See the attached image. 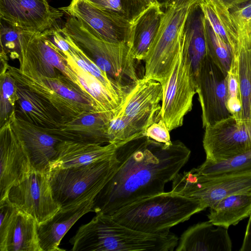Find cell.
I'll list each match as a JSON object with an SVG mask.
<instances>
[{"mask_svg":"<svg viewBox=\"0 0 251 251\" xmlns=\"http://www.w3.org/2000/svg\"><path fill=\"white\" fill-rule=\"evenodd\" d=\"M20 43L21 52L41 74L52 76L61 72L81 89L75 74L62 54L41 32L23 30Z\"/></svg>","mask_w":251,"mask_h":251,"instance_id":"19","label":"cell"},{"mask_svg":"<svg viewBox=\"0 0 251 251\" xmlns=\"http://www.w3.org/2000/svg\"><path fill=\"white\" fill-rule=\"evenodd\" d=\"M199 0H173L170 5L175 7H181L191 5L197 3Z\"/></svg>","mask_w":251,"mask_h":251,"instance_id":"41","label":"cell"},{"mask_svg":"<svg viewBox=\"0 0 251 251\" xmlns=\"http://www.w3.org/2000/svg\"><path fill=\"white\" fill-rule=\"evenodd\" d=\"M63 15L48 0H0V20L22 30L42 33L57 25Z\"/></svg>","mask_w":251,"mask_h":251,"instance_id":"15","label":"cell"},{"mask_svg":"<svg viewBox=\"0 0 251 251\" xmlns=\"http://www.w3.org/2000/svg\"><path fill=\"white\" fill-rule=\"evenodd\" d=\"M240 251H251V214L246 227L245 236Z\"/></svg>","mask_w":251,"mask_h":251,"instance_id":"39","label":"cell"},{"mask_svg":"<svg viewBox=\"0 0 251 251\" xmlns=\"http://www.w3.org/2000/svg\"><path fill=\"white\" fill-rule=\"evenodd\" d=\"M204 129L207 160L219 161L251 151V121L238 122L231 115Z\"/></svg>","mask_w":251,"mask_h":251,"instance_id":"10","label":"cell"},{"mask_svg":"<svg viewBox=\"0 0 251 251\" xmlns=\"http://www.w3.org/2000/svg\"><path fill=\"white\" fill-rule=\"evenodd\" d=\"M204 21L199 4H192L184 25L182 45L191 63L196 82L201 64L207 55Z\"/></svg>","mask_w":251,"mask_h":251,"instance_id":"24","label":"cell"},{"mask_svg":"<svg viewBox=\"0 0 251 251\" xmlns=\"http://www.w3.org/2000/svg\"><path fill=\"white\" fill-rule=\"evenodd\" d=\"M221 3L229 10L241 5L248 0H216Z\"/></svg>","mask_w":251,"mask_h":251,"instance_id":"40","label":"cell"},{"mask_svg":"<svg viewBox=\"0 0 251 251\" xmlns=\"http://www.w3.org/2000/svg\"><path fill=\"white\" fill-rule=\"evenodd\" d=\"M194 170L202 175H219L251 172V151L219 161L205 159Z\"/></svg>","mask_w":251,"mask_h":251,"instance_id":"30","label":"cell"},{"mask_svg":"<svg viewBox=\"0 0 251 251\" xmlns=\"http://www.w3.org/2000/svg\"><path fill=\"white\" fill-rule=\"evenodd\" d=\"M18 60L19 68L9 65V74L18 83L50 104L63 123L84 113L96 111L91 99L61 72L52 76L41 74L21 52Z\"/></svg>","mask_w":251,"mask_h":251,"instance_id":"5","label":"cell"},{"mask_svg":"<svg viewBox=\"0 0 251 251\" xmlns=\"http://www.w3.org/2000/svg\"><path fill=\"white\" fill-rule=\"evenodd\" d=\"M0 21V48L10 53V57L18 59L21 53L20 35L23 30Z\"/></svg>","mask_w":251,"mask_h":251,"instance_id":"36","label":"cell"},{"mask_svg":"<svg viewBox=\"0 0 251 251\" xmlns=\"http://www.w3.org/2000/svg\"><path fill=\"white\" fill-rule=\"evenodd\" d=\"M172 181V192L199 199L206 208L230 195L251 192V172L208 176L192 169L178 173Z\"/></svg>","mask_w":251,"mask_h":251,"instance_id":"8","label":"cell"},{"mask_svg":"<svg viewBox=\"0 0 251 251\" xmlns=\"http://www.w3.org/2000/svg\"><path fill=\"white\" fill-rule=\"evenodd\" d=\"M215 226L209 221L189 227L181 235L176 251H231L228 228Z\"/></svg>","mask_w":251,"mask_h":251,"instance_id":"22","label":"cell"},{"mask_svg":"<svg viewBox=\"0 0 251 251\" xmlns=\"http://www.w3.org/2000/svg\"><path fill=\"white\" fill-rule=\"evenodd\" d=\"M9 66H0V127L15 111L18 98L17 82L8 72Z\"/></svg>","mask_w":251,"mask_h":251,"instance_id":"32","label":"cell"},{"mask_svg":"<svg viewBox=\"0 0 251 251\" xmlns=\"http://www.w3.org/2000/svg\"><path fill=\"white\" fill-rule=\"evenodd\" d=\"M89 27L100 38L111 43L125 42L131 46L132 24L97 8L85 0H72L58 8Z\"/></svg>","mask_w":251,"mask_h":251,"instance_id":"17","label":"cell"},{"mask_svg":"<svg viewBox=\"0 0 251 251\" xmlns=\"http://www.w3.org/2000/svg\"><path fill=\"white\" fill-rule=\"evenodd\" d=\"M6 199L33 217L38 224L49 219L60 207L53 198L48 173L33 171L10 188Z\"/></svg>","mask_w":251,"mask_h":251,"instance_id":"12","label":"cell"},{"mask_svg":"<svg viewBox=\"0 0 251 251\" xmlns=\"http://www.w3.org/2000/svg\"><path fill=\"white\" fill-rule=\"evenodd\" d=\"M17 92L18 116L43 128H59L63 123L58 113L35 93L18 83Z\"/></svg>","mask_w":251,"mask_h":251,"instance_id":"25","label":"cell"},{"mask_svg":"<svg viewBox=\"0 0 251 251\" xmlns=\"http://www.w3.org/2000/svg\"><path fill=\"white\" fill-rule=\"evenodd\" d=\"M9 120L28 157L32 171L48 173L57 157V146L62 140L23 119L15 111Z\"/></svg>","mask_w":251,"mask_h":251,"instance_id":"16","label":"cell"},{"mask_svg":"<svg viewBox=\"0 0 251 251\" xmlns=\"http://www.w3.org/2000/svg\"><path fill=\"white\" fill-rule=\"evenodd\" d=\"M190 154L179 141L167 146L145 136L136 138L128 157L94 199L92 212L111 216L135 201L164 192Z\"/></svg>","mask_w":251,"mask_h":251,"instance_id":"1","label":"cell"},{"mask_svg":"<svg viewBox=\"0 0 251 251\" xmlns=\"http://www.w3.org/2000/svg\"><path fill=\"white\" fill-rule=\"evenodd\" d=\"M197 3L214 32L230 46L236 55L239 41L230 11L216 0H199Z\"/></svg>","mask_w":251,"mask_h":251,"instance_id":"28","label":"cell"},{"mask_svg":"<svg viewBox=\"0 0 251 251\" xmlns=\"http://www.w3.org/2000/svg\"><path fill=\"white\" fill-rule=\"evenodd\" d=\"M196 86L203 128L231 115L227 106V77L208 55L201 64Z\"/></svg>","mask_w":251,"mask_h":251,"instance_id":"11","label":"cell"},{"mask_svg":"<svg viewBox=\"0 0 251 251\" xmlns=\"http://www.w3.org/2000/svg\"><path fill=\"white\" fill-rule=\"evenodd\" d=\"M162 88L159 119L170 131L183 125L184 116L192 109L193 98L197 93L191 63L182 42L173 69Z\"/></svg>","mask_w":251,"mask_h":251,"instance_id":"9","label":"cell"},{"mask_svg":"<svg viewBox=\"0 0 251 251\" xmlns=\"http://www.w3.org/2000/svg\"><path fill=\"white\" fill-rule=\"evenodd\" d=\"M123 143H108L102 146L95 143L62 140L57 146V155L50 164V169L79 166L109 157Z\"/></svg>","mask_w":251,"mask_h":251,"instance_id":"23","label":"cell"},{"mask_svg":"<svg viewBox=\"0 0 251 251\" xmlns=\"http://www.w3.org/2000/svg\"><path fill=\"white\" fill-rule=\"evenodd\" d=\"M159 4H151L132 23L131 50L137 61L145 60L159 28L163 12Z\"/></svg>","mask_w":251,"mask_h":251,"instance_id":"26","label":"cell"},{"mask_svg":"<svg viewBox=\"0 0 251 251\" xmlns=\"http://www.w3.org/2000/svg\"><path fill=\"white\" fill-rule=\"evenodd\" d=\"M0 251H42L37 223L7 199L0 201Z\"/></svg>","mask_w":251,"mask_h":251,"instance_id":"14","label":"cell"},{"mask_svg":"<svg viewBox=\"0 0 251 251\" xmlns=\"http://www.w3.org/2000/svg\"><path fill=\"white\" fill-rule=\"evenodd\" d=\"M148 6L145 0H105L95 7L132 24Z\"/></svg>","mask_w":251,"mask_h":251,"instance_id":"33","label":"cell"},{"mask_svg":"<svg viewBox=\"0 0 251 251\" xmlns=\"http://www.w3.org/2000/svg\"><path fill=\"white\" fill-rule=\"evenodd\" d=\"M206 208L200 200L171 191L135 201L110 216L117 222L138 231L164 234L170 232L174 226Z\"/></svg>","mask_w":251,"mask_h":251,"instance_id":"2","label":"cell"},{"mask_svg":"<svg viewBox=\"0 0 251 251\" xmlns=\"http://www.w3.org/2000/svg\"><path fill=\"white\" fill-rule=\"evenodd\" d=\"M191 5L165 8L159 28L144 60L145 79L159 82L162 87L166 83L181 48L183 29Z\"/></svg>","mask_w":251,"mask_h":251,"instance_id":"7","label":"cell"},{"mask_svg":"<svg viewBox=\"0 0 251 251\" xmlns=\"http://www.w3.org/2000/svg\"><path fill=\"white\" fill-rule=\"evenodd\" d=\"M208 221L215 226L228 228L251 214V192L230 195L209 208Z\"/></svg>","mask_w":251,"mask_h":251,"instance_id":"27","label":"cell"},{"mask_svg":"<svg viewBox=\"0 0 251 251\" xmlns=\"http://www.w3.org/2000/svg\"><path fill=\"white\" fill-rule=\"evenodd\" d=\"M204 29L207 55L226 76L233 59L232 50L214 32L205 18Z\"/></svg>","mask_w":251,"mask_h":251,"instance_id":"31","label":"cell"},{"mask_svg":"<svg viewBox=\"0 0 251 251\" xmlns=\"http://www.w3.org/2000/svg\"><path fill=\"white\" fill-rule=\"evenodd\" d=\"M230 11L237 30L239 45L251 47V0Z\"/></svg>","mask_w":251,"mask_h":251,"instance_id":"35","label":"cell"},{"mask_svg":"<svg viewBox=\"0 0 251 251\" xmlns=\"http://www.w3.org/2000/svg\"><path fill=\"white\" fill-rule=\"evenodd\" d=\"M169 131L164 122L159 119L150 126L144 135L156 142L169 146L173 143Z\"/></svg>","mask_w":251,"mask_h":251,"instance_id":"38","label":"cell"},{"mask_svg":"<svg viewBox=\"0 0 251 251\" xmlns=\"http://www.w3.org/2000/svg\"><path fill=\"white\" fill-rule=\"evenodd\" d=\"M76 240L83 251H173L179 239L171 232L153 234L138 231L99 213L79 227Z\"/></svg>","mask_w":251,"mask_h":251,"instance_id":"4","label":"cell"},{"mask_svg":"<svg viewBox=\"0 0 251 251\" xmlns=\"http://www.w3.org/2000/svg\"><path fill=\"white\" fill-rule=\"evenodd\" d=\"M173 0H157L158 2L161 6L162 7L164 8L170 6Z\"/></svg>","mask_w":251,"mask_h":251,"instance_id":"42","label":"cell"},{"mask_svg":"<svg viewBox=\"0 0 251 251\" xmlns=\"http://www.w3.org/2000/svg\"><path fill=\"white\" fill-rule=\"evenodd\" d=\"M62 31L116 82L126 85L138 80L135 67L137 60L127 43L106 41L89 27L70 16Z\"/></svg>","mask_w":251,"mask_h":251,"instance_id":"6","label":"cell"},{"mask_svg":"<svg viewBox=\"0 0 251 251\" xmlns=\"http://www.w3.org/2000/svg\"><path fill=\"white\" fill-rule=\"evenodd\" d=\"M61 207L50 218L37 225V234L42 251H65L59 246L65 235L84 214L92 212L94 199Z\"/></svg>","mask_w":251,"mask_h":251,"instance_id":"21","label":"cell"},{"mask_svg":"<svg viewBox=\"0 0 251 251\" xmlns=\"http://www.w3.org/2000/svg\"><path fill=\"white\" fill-rule=\"evenodd\" d=\"M135 140L120 145L109 157L79 166L50 168L49 181L53 198L60 207L95 197L128 157Z\"/></svg>","mask_w":251,"mask_h":251,"instance_id":"3","label":"cell"},{"mask_svg":"<svg viewBox=\"0 0 251 251\" xmlns=\"http://www.w3.org/2000/svg\"><path fill=\"white\" fill-rule=\"evenodd\" d=\"M162 95L160 83L139 78L132 84L118 113L144 133L150 126L159 120Z\"/></svg>","mask_w":251,"mask_h":251,"instance_id":"13","label":"cell"},{"mask_svg":"<svg viewBox=\"0 0 251 251\" xmlns=\"http://www.w3.org/2000/svg\"><path fill=\"white\" fill-rule=\"evenodd\" d=\"M119 109L108 123V143L120 144L144 136L126 117L118 113Z\"/></svg>","mask_w":251,"mask_h":251,"instance_id":"34","label":"cell"},{"mask_svg":"<svg viewBox=\"0 0 251 251\" xmlns=\"http://www.w3.org/2000/svg\"><path fill=\"white\" fill-rule=\"evenodd\" d=\"M145 1L148 6L151 4L159 3L157 0H145Z\"/></svg>","mask_w":251,"mask_h":251,"instance_id":"43","label":"cell"},{"mask_svg":"<svg viewBox=\"0 0 251 251\" xmlns=\"http://www.w3.org/2000/svg\"><path fill=\"white\" fill-rule=\"evenodd\" d=\"M118 109L110 111L88 112L62 124L59 128H42L62 140L108 144L106 133L108 123Z\"/></svg>","mask_w":251,"mask_h":251,"instance_id":"20","label":"cell"},{"mask_svg":"<svg viewBox=\"0 0 251 251\" xmlns=\"http://www.w3.org/2000/svg\"><path fill=\"white\" fill-rule=\"evenodd\" d=\"M237 75L241 110L236 120L251 121V47L240 45L237 54Z\"/></svg>","mask_w":251,"mask_h":251,"instance_id":"29","label":"cell"},{"mask_svg":"<svg viewBox=\"0 0 251 251\" xmlns=\"http://www.w3.org/2000/svg\"><path fill=\"white\" fill-rule=\"evenodd\" d=\"M0 201L6 199L14 185L25 179L32 171L25 151L8 120L0 127Z\"/></svg>","mask_w":251,"mask_h":251,"instance_id":"18","label":"cell"},{"mask_svg":"<svg viewBox=\"0 0 251 251\" xmlns=\"http://www.w3.org/2000/svg\"><path fill=\"white\" fill-rule=\"evenodd\" d=\"M226 77L228 90L227 108L231 115L237 118L241 110V103L239 96L237 61L235 55Z\"/></svg>","mask_w":251,"mask_h":251,"instance_id":"37","label":"cell"}]
</instances>
